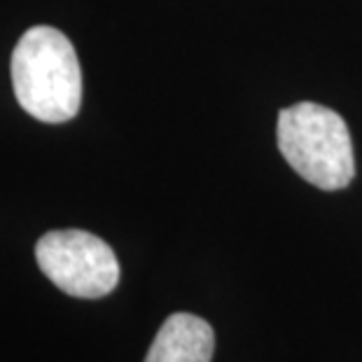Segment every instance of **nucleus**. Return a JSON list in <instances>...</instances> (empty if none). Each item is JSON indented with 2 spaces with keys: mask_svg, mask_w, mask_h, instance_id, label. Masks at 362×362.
I'll return each instance as SVG.
<instances>
[{
  "mask_svg": "<svg viewBox=\"0 0 362 362\" xmlns=\"http://www.w3.org/2000/svg\"><path fill=\"white\" fill-rule=\"evenodd\" d=\"M12 87L30 117L61 124L82 103V71L73 42L52 26H33L19 37L10 61Z\"/></svg>",
  "mask_w": 362,
  "mask_h": 362,
  "instance_id": "1",
  "label": "nucleus"
},
{
  "mask_svg": "<svg viewBox=\"0 0 362 362\" xmlns=\"http://www.w3.org/2000/svg\"><path fill=\"white\" fill-rule=\"evenodd\" d=\"M40 272L64 290L80 299L105 297L119 283V262L103 238L82 229L47 232L35 245Z\"/></svg>",
  "mask_w": 362,
  "mask_h": 362,
  "instance_id": "3",
  "label": "nucleus"
},
{
  "mask_svg": "<svg viewBox=\"0 0 362 362\" xmlns=\"http://www.w3.org/2000/svg\"><path fill=\"white\" fill-rule=\"evenodd\" d=\"M279 148L285 161L315 187L344 189L356 175L346 122L318 103H297L279 115Z\"/></svg>",
  "mask_w": 362,
  "mask_h": 362,
  "instance_id": "2",
  "label": "nucleus"
},
{
  "mask_svg": "<svg viewBox=\"0 0 362 362\" xmlns=\"http://www.w3.org/2000/svg\"><path fill=\"white\" fill-rule=\"evenodd\" d=\"M215 351L213 327L192 313H173L164 320L145 362H211Z\"/></svg>",
  "mask_w": 362,
  "mask_h": 362,
  "instance_id": "4",
  "label": "nucleus"
}]
</instances>
